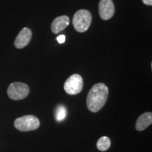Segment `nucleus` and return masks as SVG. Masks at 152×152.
Returning a JSON list of instances; mask_svg holds the SVG:
<instances>
[{
    "label": "nucleus",
    "mask_w": 152,
    "mask_h": 152,
    "mask_svg": "<svg viewBox=\"0 0 152 152\" xmlns=\"http://www.w3.org/2000/svg\"><path fill=\"white\" fill-rule=\"evenodd\" d=\"M109 96V88L104 83L93 85L87 94V106L92 113H96L105 105Z\"/></svg>",
    "instance_id": "obj_1"
},
{
    "label": "nucleus",
    "mask_w": 152,
    "mask_h": 152,
    "mask_svg": "<svg viewBox=\"0 0 152 152\" xmlns=\"http://www.w3.org/2000/svg\"><path fill=\"white\" fill-rule=\"evenodd\" d=\"M92 20V16L90 11L86 9H80L73 17V27L78 33H85L90 28Z\"/></svg>",
    "instance_id": "obj_2"
},
{
    "label": "nucleus",
    "mask_w": 152,
    "mask_h": 152,
    "mask_svg": "<svg viewBox=\"0 0 152 152\" xmlns=\"http://www.w3.org/2000/svg\"><path fill=\"white\" fill-rule=\"evenodd\" d=\"M39 125L40 123L39 119L35 115H27L18 118L14 121L15 128L23 132L37 130L39 127Z\"/></svg>",
    "instance_id": "obj_3"
},
{
    "label": "nucleus",
    "mask_w": 152,
    "mask_h": 152,
    "mask_svg": "<svg viewBox=\"0 0 152 152\" xmlns=\"http://www.w3.org/2000/svg\"><path fill=\"white\" fill-rule=\"evenodd\" d=\"M30 93V88L28 85L23 83H13L9 85L7 94L9 98L13 100H21L26 98Z\"/></svg>",
    "instance_id": "obj_4"
},
{
    "label": "nucleus",
    "mask_w": 152,
    "mask_h": 152,
    "mask_svg": "<svg viewBox=\"0 0 152 152\" xmlns=\"http://www.w3.org/2000/svg\"><path fill=\"white\" fill-rule=\"evenodd\" d=\"M65 92L70 95L79 94L83 88V80L79 74H73L66 80L64 85Z\"/></svg>",
    "instance_id": "obj_5"
},
{
    "label": "nucleus",
    "mask_w": 152,
    "mask_h": 152,
    "mask_svg": "<svg viewBox=\"0 0 152 152\" xmlns=\"http://www.w3.org/2000/svg\"><path fill=\"white\" fill-rule=\"evenodd\" d=\"M99 13L104 20L111 19L115 14V6L112 0H101L99 3Z\"/></svg>",
    "instance_id": "obj_6"
},
{
    "label": "nucleus",
    "mask_w": 152,
    "mask_h": 152,
    "mask_svg": "<svg viewBox=\"0 0 152 152\" xmlns=\"http://www.w3.org/2000/svg\"><path fill=\"white\" fill-rule=\"evenodd\" d=\"M32 31L30 28H23L18 33L15 39V47L18 49H23L30 43L32 38Z\"/></svg>",
    "instance_id": "obj_7"
},
{
    "label": "nucleus",
    "mask_w": 152,
    "mask_h": 152,
    "mask_svg": "<svg viewBox=\"0 0 152 152\" xmlns=\"http://www.w3.org/2000/svg\"><path fill=\"white\" fill-rule=\"evenodd\" d=\"M70 23V18L67 16H61L56 17V18L53 20L52 26H51V29L53 33L57 34L59 32L64 30L68 26Z\"/></svg>",
    "instance_id": "obj_8"
},
{
    "label": "nucleus",
    "mask_w": 152,
    "mask_h": 152,
    "mask_svg": "<svg viewBox=\"0 0 152 152\" xmlns=\"http://www.w3.org/2000/svg\"><path fill=\"white\" fill-rule=\"evenodd\" d=\"M151 123L152 113L151 112H146L138 118L135 125L136 130L137 131H143L151 125Z\"/></svg>",
    "instance_id": "obj_9"
},
{
    "label": "nucleus",
    "mask_w": 152,
    "mask_h": 152,
    "mask_svg": "<svg viewBox=\"0 0 152 152\" xmlns=\"http://www.w3.org/2000/svg\"><path fill=\"white\" fill-rule=\"evenodd\" d=\"M111 147V140L108 137H102L96 143V147L101 151H105Z\"/></svg>",
    "instance_id": "obj_10"
},
{
    "label": "nucleus",
    "mask_w": 152,
    "mask_h": 152,
    "mask_svg": "<svg viewBox=\"0 0 152 152\" xmlns=\"http://www.w3.org/2000/svg\"><path fill=\"white\" fill-rule=\"evenodd\" d=\"M66 114H67V111H66V108L64 106H59L57 108L56 111V121H58V122L64 121L66 118Z\"/></svg>",
    "instance_id": "obj_11"
},
{
    "label": "nucleus",
    "mask_w": 152,
    "mask_h": 152,
    "mask_svg": "<svg viewBox=\"0 0 152 152\" xmlns=\"http://www.w3.org/2000/svg\"><path fill=\"white\" fill-rule=\"evenodd\" d=\"M56 39H57V41H58V43L62 44L66 41V36L64 35H59V36H58V37H57Z\"/></svg>",
    "instance_id": "obj_12"
},
{
    "label": "nucleus",
    "mask_w": 152,
    "mask_h": 152,
    "mask_svg": "<svg viewBox=\"0 0 152 152\" xmlns=\"http://www.w3.org/2000/svg\"><path fill=\"white\" fill-rule=\"evenodd\" d=\"M142 2H143L144 4L147 6H151L152 5V0H142Z\"/></svg>",
    "instance_id": "obj_13"
}]
</instances>
